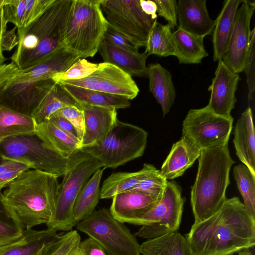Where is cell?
I'll use <instances>...</instances> for the list:
<instances>
[{
    "label": "cell",
    "mask_w": 255,
    "mask_h": 255,
    "mask_svg": "<svg viewBox=\"0 0 255 255\" xmlns=\"http://www.w3.org/2000/svg\"><path fill=\"white\" fill-rule=\"evenodd\" d=\"M192 255H232L255 245V218L237 197L225 200L205 220L194 223L185 236Z\"/></svg>",
    "instance_id": "cell-1"
},
{
    "label": "cell",
    "mask_w": 255,
    "mask_h": 255,
    "mask_svg": "<svg viewBox=\"0 0 255 255\" xmlns=\"http://www.w3.org/2000/svg\"><path fill=\"white\" fill-rule=\"evenodd\" d=\"M60 184L58 177L36 170H27L1 193L4 203L22 223L25 230L52 220Z\"/></svg>",
    "instance_id": "cell-2"
},
{
    "label": "cell",
    "mask_w": 255,
    "mask_h": 255,
    "mask_svg": "<svg viewBox=\"0 0 255 255\" xmlns=\"http://www.w3.org/2000/svg\"><path fill=\"white\" fill-rule=\"evenodd\" d=\"M72 0H55L28 26L17 30V47L11 57L19 70L28 68L63 48L64 30Z\"/></svg>",
    "instance_id": "cell-3"
},
{
    "label": "cell",
    "mask_w": 255,
    "mask_h": 255,
    "mask_svg": "<svg viewBox=\"0 0 255 255\" xmlns=\"http://www.w3.org/2000/svg\"><path fill=\"white\" fill-rule=\"evenodd\" d=\"M198 161L191 191L194 223L211 217L227 199L230 171L235 162L230 155L228 144L202 149Z\"/></svg>",
    "instance_id": "cell-4"
},
{
    "label": "cell",
    "mask_w": 255,
    "mask_h": 255,
    "mask_svg": "<svg viewBox=\"0 0 255 255\" xmlns=\"http://www.w3.org/2000/svg\"><path fill=\"white\" fill-rule=\"evenodd\" d=\"M101 0H72L62 43L80 58L93 57L103 41L108 23Z\"/></svg>",
    "instance_id": "cell-5"
},
{
    "label": "cell",
    "mask_w": 255,
    "mask_h": 255,
    "mask_svg": "<svg viewBox=\"0 0 255 255\" xmlns=\"http://www.w3.org/2000/svg\"><path fill=\"white\" fill-rule=\"evenodd\" d=\"M103 167L99 161L81 148L72 155L70 165L60 184L55 211L47 229L70 231L76 225L73 218L76 199L95 172Z\"/></svg>",
    "instance_id": "cell-6"
},
{
    "label": "cell",
    "mask_w": 255,
    "mask_h": 255,
    "mask_svg": "<svg viewBox=\"0 0 255 255\" xmlns=\"http://www.w3.org/2000/svg\"><path fill=\"white\" fill-rule=\"evenodd\" d=\"M148 133L136 126L117 121L108 134L96 144L81 148L105 168H115L141 156Z\"/></svg>",
    "instance_id": "cell-7"
},
{
    "label": "cell",
    "mask_w": 255,
    "mask_h": 255,
    "mask_svg": "<svg viewBox=\"0 0 255 255\" xmlns=\"http://www.w3.org/2000/svg\"><path fill=\"white\" fill-rule=\"evenodd\" d=\"M72 157V155L66 157L49 148L35 134L12 136L0 142V158L21 162L30 169L58 177L67 172Z\"/></svg>",
    "instance_id": "cell-8"
},
{
    "label": "cell",
    "mask_w": 255,
    "mask_h": 255,
    "mask_svg": "<svg viewBox=\"0 0 255 255\" xmlns=\"http://www.w3.org/2000/svg\"><path fill=\"white\" fill-rule=\"evenodd\" d=\"M77 229L97 241L108 255H140V245L128 228L110 210H95L76 224Z\"/></svg>",
    "instance_id": "cell-9"
},
{
    "label": "cell",
    "mask_w": 255,
    "mask_h": 255,
    "mask_svg": "<svg viewBox=\"0 0 255 255\" xmlns=\"http://www.w3.org/2000/svg\"><path fill=\"white\" fill-rule=\"evenodd\" d=\"M182 190L174 181H168L159 201L148 212L130 224L142 227L135 237L150 239L177 232L179 228L184 200Z\"/></svg>",
    "instance_id": "cell-10"
},
{
    "label": "cell",
    "mask_w": 255,
    "mask_h": 255,
    "mask_svg": "<svg viewBox=\"0 0 255 255\" xmlns=\"http://www.w3.org/2000/svg\"><path fill=\"white\" fill-rule=\"evenodd\" d=\"M100 4L110 26L138 47L145 46L155 20L142 11L139 0H101Z\"/></svg>",
    "instance_id": "cell-11"
},
{
    "label": "cell",
    "mask_w": 255,
    "mask_h": 255,
    "mask_svg": "<svg viewBox=\"0 0 255 255\" xmlns=\"http://www.w3.org/2000/svg\"><path fill=\"white\" fill-rule=\"evenodd\" d=\"M232 117L216 114L207 106L191 109L183 122L182 135L200 149L228 144L233 128Z\"/></svg>",
    "instance_id": "cell-12"
},
{
    "label": "cell",
    "mask_w": 255,
    "mask_h": 255,
    "mask_svg": "<svg viewBox=\"0 0 255 255\" xmlns=\"http://www.w3.org/2000/svg\"><path fill=\"white\" fill-rule=\"evenodd\" d=\"M55 84L51 78L8 81L0 89V105L32 117Z\"/></svg>",
    "instance_id": "cell-13"
},
{
    "label": "cell",
    "mask_w": 255,
    "mask_h": 255,
    "mask_svg": "<svg viewBox=\"0 0 255 255\" xmlns=\"http://www.w3.org/2000/svg\"><path fill=\"white\" fill-rule=\"evenodd\" d=\"M255 1L243 0L237 12L227 50L222 59L231 70L239 74L244 71L249 52L250 23Z\"/></svg>",
    "instance_id": "cell-14"
},
{
    "label": "cell",
    "mask_w": 255,
    "mask_h": 255,
    "mask_svg": "<svg viewBox=\"0 0 255 255\" xmlns=\"http://www.w3.org/2000/svg\"><path fill=\"white\" fill-rule=\"evenodd\" d=\"M240 79L239 74L231 70L221 60L215 72V77L208 88L210 98L208 108L218 115L232 117L231 113L237 102L236 92Z\"/></svg>",
    "instance_id": "cell-15"
},
{
    "label": "cell",
    "mask_w": 255,
    "mask_h": 255,
    "mask_svg": "<svg viewBox=\"0 0 255 255\" xmlns=\"http://www.w3.org/2000/svg\"><path fill=\"white\" fill-rule=\"evenodd\" d=\"M85 123L81 148L91 146L104 138L116 125L117 109L80 105Z\"/></svg>",
    "instance_id": "cell-16"
},
{
    "label": "cell",
    "mask_w": 255,
    "mask_h": 255,
    "mask_svg": "<svg viewBox=\"0 0 255 255\" xmlns=\"http://www.w3.org/2000/svg\"><path fill=\"white\" fill-rule=\"evenodd\" d=\"M179 27L194 35L205 37L212 34L216 19L209 16L206 0H179Z\"/></svg>",
    "instance_id": "cell-17"
},
{
    "label": "cell",
    "mask_w": 255,
    "mask_h": 255,
    "mask_svg": "<svg viewBox=\"0 0 255 255\" xmlns=\"http://www.w3.org/2000/svg\"><path fill=\"white\" fill-rule=\"evenodd\" d=\"M161 197L138 191L122 192L113 197L110 211L117 220L130 224L150 211Z\"/></svg>",
    "instance_id": "cell-18"
},
{
    "label": "cell",
    "mask_w": 255,
    "mask_h": 255,
    "mask_svg": "<svg viewBox=\"0 0 255 255\" xmlns=\"http://www.w3.org/2000/svg\"><path fill=\"white\" fill-rule=\"evenodd\" d=\"M80 58L64 47L55 51L39 63L18 72L9 81L18 82L51 79L66 71Z\"/></svg>",
    "instance_id": "cell-19"
},
{
    "label": "cell",
    "mask_w": 255,
    "mask_h": 255,
    "mask_svg": "<svg viewBox=\"0 0 255 255\" xmlns=\"http://www.w3.org/2000/svg\"><path fill=\"white\" fill-rule=\"evenodd\" d=\"M93 74L97 80L99 91L129 100L133 99L138 94L139 90L131 76L115 65L100 63Z\"/></svg>",
    "instance_id": "cell-20"
},
{
    "label": "cell",
    "mask_w": 255,
    "mask_h": 255,
    "mask_svg": "<svg viewBox=\"0 0 255 255\" xmlns=\"http://www.w3.org/2000/svg\"><path fill=\"white\" fill-rule=\"evenodd\" d=\"M201 150L182 135L180 140L172 145L159 170L160 174L167 180L181 176L199 157Z\"/></svg>",
    "instance_id": "cell-21"
},
{
    "label": "cell",
    "mask_w": 255,
    "mask_h": 255,
    "mask_svg": "<svg viewBox=\"0 0 255 255\" xmlns=\"http://www.w3.org/2000/svg\"><path fill=\"white\" fill-rule=\"evenodd\" d=\"M98 51L103 62L115 65L131 76L147 77L146 61L148 55L145 51L132 53L113 45L104 39Z\"/></svg>",
    "instance_id": "cell-22"
},
{
    "label": "cell",
    "mask_w": 255,
    "mask_h": 255,
    "mask_svg": "<svg viewBox=\"0 0 255 255\" xmlns=\"http://www.w3.org/2000/svg\"><path fill=\"white\" fill-rule=\"evenodd\" d=\"M233 142L240 161L255 174V136L253 113L248 107L238 120L234 129Z\"/></svg>",
    "instance_id": "cell-23"
},
{
    "label": "cell",
    "mask_w": 255,
    "mask_h": 255,
    "mask_svg": "<svg viewBox=\"0 0 255 255\" xmlns=\"http://www.w3.org/2000/svg\"><path fill=\"white\" fill-rule=\"evenodd\" d=\"M243 0H227L216 19L212 32L214 61L222 59L228 46L237 10Z\"/></svg>",
    "instance_id": "cell-24"
},
{
    "label": "cell",
    "mask_w": 255,
    "mask_h": 255,
    "mask_svg": "<svg viewBox=\"0 0 255 255\" xmlns=\"http://www.w3.org/2000/svg\"><path fill=\"white\" fill-rule=\"evenodd\" d=\"M147 68L149 91L160 105L165 116L170 111L176 97L171 74L159 63L150 64Z\"/></svg>",
    "instance_id": "cell-25"
},
{
    "label": "cell",
    "mask_w": 255,
    "mask_h": 255,
    "mask_svg": "<svg viewBox=\"0 0 255 255\" xmlns=\"http://www.w3.org/2000/svg\"><path fill=\"white\" fill-rule=\"evenodd\" d=\"M159 171L153 165L144 163L141 169L133 172L112 173L104 181L100 191V199H110L116 195L128 191L144 179Z\"/></svg>",
    "instance_id": "cell-26"
},
{
    "label": "cell",
    "mask_w": 255,
    "mask_h": 255,
    "mask_svg": "<svg viewBox=\"0 0 255 255\" xmlns=\"http://www.w3.org/2000/svg\"><path fill=\"white\" fill-rule=\"evenodd\" d=\"M56 232L48 229L25 230L20 240L0 247V255H35L44 246L59 237Z\"/></svg>",
    "instance_id": "cell-27"
},
{
    "label": "cell",
    "mask_w": 255,
    "mask_h": 255,
    "mask_svg": "<svg viewBox=\"0 0 255 255\" xmlns=\"http://www.w3.org/2000/svg\"><path fill=\"white\" fill-rule=\"evenodd\" d=\"M175 56L180 64L201 63L208 55L204 45L203 37L191 34L180 27L173 32Z\"/></svg>",
    "instance_id": "cell-28"
},
{
    "label": "cell",
    "mask_w": 255,
    "mask_h": 255,
    "mask_svg": "<svg viewBox=\"0 0 255 255\" xmlns=\"http://www.w3.org/2000/svg\"><path fill=\"white\" fill-rule=\"evenodd\" d=\"M142 255H192L185 236L175 232L146 240L140 245Z\"/></svg>",
    "instance_id": "cell-29"
},
{
    "label": "cell",
    "mask_w": 255,
    "mask_h": 255,
    "mask_svg": "<svg viewBox=\"0 0 255 255\" xmlns=\"http://www.w3.org/2000/svg\"><path fill=\"white\" fill-rule=\"evenodd\" d=\"M35 134L49 148L69 157L81 148V143L49 121L36 125Z\"/></svg>",
    "instance_id": "cell-30"
},
{
    "label": "cell",
    "mask_w": 255,
    "mask_h": 255,
    "mask_svg": "<svg viewBox=\"0 0 255 255\" xmlns=\"http://www.w3.org/2000/svg\"><path fill=\"white\" fill-rule=\"evenodd\" d=\"M59 84L80 105H87L115 108L117 110L126 109L130 105L129 100L123 97L68 84Z\"/></svg>",
    "instance_id": "cell-31"
},
{
    "label": "cell",
    "mask_w": 255,
    "mask_h": 255,
    "mask_svg": "<svg viewBox=\"0 0 255 255\" xmlns=\"http://www.w3.org/2000/svg\"><path fill=\"white\" fill-rule=\"evenodd\" d=\"M105 168L96 170L79 193L73 209V218L77 224L94 211L100 199V183Z\"/></svg>",
    "instance_id": "cell-32"
},
{
    "label": "cell",
    "mask_w": 255,
    "mask_h": 255,
    "mask_svg": "<svg viewBox=\"0 0 255 255\" xmlns=\"http://www.w3.org/2000/svg\"><path fill=\"white\" fill-rule=\"evenodd\" d=\"M36 127L32 117L0 105V142L12 136L35 134Z\"/></svg>",
    "instance_id": "cell-33"
},
{
    "label": "cell",
    "mask_w": 255,
    "mask_h": 255,
    "mask_svg": "<svg viewBox=\"0 0 255 255\" xmlns=\"http://www.w3.org/2000/svg\"><path fill=\"white\" fill-rule=\"evenodd\" d=\"M68 106L81 109L80 105L62 86L55 83L32 118L36 125L48 121L50 116L59 110Z\"/></svg>",
    "instance_id": "cell-34"
},
{
    "label": "cell",
    "mask_w": 255,
    "mask_h": 255,
    "mask_svg": "<svg viewBox=\"0 0 255 255\" xmlns=\"http://www.w3.org/2000/svg\"><path fill=\"white\" fill-rule=\"evenodd\" d=\"M145 47V52L148 56H174L175 45L170 26L168 24H161L155 19L148 33Z\"/></svg>",
    "instance_id": "cell-35"
},
{
    "label": "cell",
    "mask_w": 255,
    "mask_h": 255,
    "mask_svg": "<svg viewBox=\"0 0 255 255\" xmlns=\"http://www.w3.org/2000/svg\"><path fill=\"white\" fill-rule=\"evenodd\" d=\"M24 231L16 215L3 202L0 192V247L18 241L23 237Z\"/></svg>",
    "instance_id": "cell-36"
},
{
    "label": "cell",
    "mask_w": 255,
    "mask_h": 255,
    "mask_svg": "<svg viewBox=\"0 0 255 255\" xmlns=\"http://www.w3.org/2000/svg\"><path fill=\"white\" fill-rule=\"evenodd\" d=\"M233 175L248 212L255 218V174L244 164L234 167Z\"/></svg>",
    "instance_id": "cell-37"
},
{
    "label": "cell",
    "mask_w": 255,
    "mask_h": 255,
    "mask_svg": "<svg viewBox=\"0 0 255 255\" xmlns=\"http://www.w3.org/2000/svg\"><path fill=\"white\" fill-rule=\"evenodd\" d=\"M81 241L78 232L71 230L44 246L35 255H70L78 248Z\"/></svg>",
    "instance_id": "cell-38"
},
{
    "label": "cell",
    "mask_w": 255,
    "mask_h": 255,
    "mask_svg": "<svg viewBox=\"0 0 255 255\" xmlns=\"http://www.w3.org/2000/svg\"><path fill=\"white\" fill-rule=\"evenodd\" d=\"M98 67L99 64L89 62L84 58H79L66 71L55 74L51 79L55 83L61 81L81 79L93 73Z\"/></svg>",
    "instance_id": "cell-39"
},
{
    "label": "cell",
    "mask_w": 255,
    "mask_h": 255,
    "mask_svg": "<svg viewBox=\"0 0 255 255\" xmlns=\"http://www.w3.org/2000/svg\"><path fill=\"white\" fill-rule=\"evenodd\" d=\"M167 180L159 171L139 183L128 191H138L157 197H162Z\"/></svg>",
    "instance_id": "cell-40"
},
{
    "label": "cell",
    "mask_w": 255,
    "mask_h": 255,
    "mask_svg": "<svg viewBox=\"0 0 255 255\" xmlns=\"http://www.w3.org/2000/svg\"><path fill=\"white\" fill-rule=\"evenodd\" d=\"M51 116H61L67 119L75 129L81 143L84 133L85 123L83 113L80 108L75 106L66 107L59 110L50 117Z\"/></svg>",
    "instance_id": "cell-41"
},
{
    "label": "cell",
    "mask_w": 255,
    "mask_h": 255,
    "mask_svg": "<svg viewBox=\"0 0 255 255\" xmlns=\"http://www.w3.org/2000/svg\"><path fill=\"white\" fill-rule=\"evenodd\" d=\"M24 4L25 0H5L2 6L5 21L14 24L17 29L23 27Z\"/></svg>",
    "instance_id": "cell-42"
},
{
    "label": "cell",
    "mask_w": 255,
    "mask_h": 255,
    "mask_svg": "<svg viewBox=\"0 0 255 255\" xmlns=\"http://www.w3.org/2000/svg\"><path fill=\"white\" fill-rule=\"evenodd\" d=\"M255 28L251 30V40L248 58L244 71L246 74L247 83L248 88V100L254 99L255 90Z\"/></svg>",
    "instance_id": "cell-43"
},
{
    "label": "cell",
    "mask_w": 255,
    "mask_h": 255,
    "mask_svg": "<svg viewBox=\"0 0 255 255\" xmlns=\"http://www.w3.org/2000/svg\"><path fill=\"white\" fill-rule=\"evenodd\" d=\"M54 0H25L22 28L28 26L38 18L54 2Z\"/></svg>",
    "instance_id": "cell-44"
},
{
    "label": "cell",
    "mask_w": 255,
    "mask_h": 255,
    "mask_svg": "<svg viewBox=\"0 0 255 255\" xmlns=\"http://www.w3.org/2000/svg\"><path fill=\"white\" fill-rule=\"evenodd\" d=\"M157 13L167 21L171 29L177 24V1L176 0H154Z\"/></svg>",
    "instance_id": "cell-45"
},
{
    "label": "cell",
    "mask_w": 255,
    "mask_h": 255,
    "mask_svg": "<svg viewBox=\"0 0 255 255\" xmlns=\"http://www.w3.org/2000/svg\"><path fill=\"white\" fill-rule=\"evenodd\" d=\"M104 39L113 45L129 51L138 53L139 47L108 25Z\"/></svg>",
    "instance_id": "cell-46"
},
{
    "label": "cell",
    "mask_w": 255,
    "mask_h": 255,
    "mask_svg": "<svg viewBox=\"0 0 255 255\" xmlns=\"http://www.w3.org/2000/svg\"><path fill=\"white\" fill-rule=\"evenodd\" d=\"M78 248L83 255H108L97 241L89 237L81 241Z\"/></svg>",
    "instance_id": "cell-47"
},
{
    "label": "cell",
    "mask_w": 255,
    "mask_h": 255,
    "mask_svg": "<svg viewBox=\"0 0 255 255\" xmlns=\"http://www.w3.org/2000/svg\"><path fill=\"white\" fill-rule=\"evenodd\" d=\"M29 169L27 165L22 163L18 166L0 174V192L3 188L6 187L21 173Z\"/></svg>",
    "instance_id": "cell-48"
},
{
    "label": "cell",
    "mask_w": 255,
    "mask_h": 255,
    "mask_svg": "<svg viewBox=\"0 0 255 255\" xmlns=\"http://www.w3.org/2000/svg\"><path fill=\"white\" fill-rule=\"evenodd\" d=\"M48 121L54 124L73 139L80 142L78 138L75 129L72 124L65 118L61 116H51L49 117Z\"/></svg>",
    "instance_id": "cell-49"
},
{
    "label": "cell",
    "mask_w": 255,
    "mask_h": 255,
    "mask_svg": "<svg viewBox=\"0 0 255 255\" xmlns=\"http://www.w3.org/2000/svg\"><path fill=\"white\" fill-rule=\"evenodd\" d=\"M12 62L0 65V89L12 78L19 71Z\"/></svg>",
    "instance_id": "cell-50"
},
{
    "label": "cell",
    "mask_w": 255,
    "mask_h": 255,
    "mask_svg": "<svg viewBox=\"0 0 255 255\" xmlns=\"http://www.w3.org/2000/svg\"><path fill=\"white\" fill-rule=\"evenodd\" d=\"M15 26L13 29L8 31L6 30L2 36L1 48L2 50L10 51L14 46L17 45L18 40V36L16 34Z\"/></svg>",
    "instance_id": "cell-51"
},
{
    "label": "cell",
    "mask_w": 255,
    "mask_h": 255,
    "mask_svg": "<svg viewBox=\"0 0 255 255\" xmlns=\"http://www.w3.org/2000/svg\"><path fill=\"white\" fill-rule=\"evenodd\" d=\"M139 4L142 11L150 16L153 20L157 17V6L153 0H139Z\"/></svg>",
    "instance_id": "cell-52"
},
{
    "label": "cell",
    "mask_w": 255,
    "mask_h": 255,
    "mask_svg": "<svg viewBox=\"0 0 255 255\" xmlns=\"http://www.w3.org/2000/svg\"><path fill=\"white\" fill-rule=\"evenodd\" d=\"M7 22L5 20L2 7L0 8V65L6 60L3 55L1 48L2 38L4 32L6 30Z\"/></svg>",
    "instance_id": "cell-53"
},
{
    "label": "cell",
    "mask_w": 255,
    "mask_h": 255,
    "mask_svg": "<svg viewBox=\"0 0 255 255\" xmlns=\"http://www.w3.org/2000/svg\"><path fill=\"white\" fill-rule=\"evenodd\" d=\"M22 163L16 161L0 158V174L9 169L18 166Z\"/></svg>",
    "instance_id": "cell-54"
},
{
    "label": "cell",
    "mask_w": 255,
    "mask_h": 255,
    "mask_svg": "<svg viewBox=\"0 0 255 255\" xmlns=\"http://www.w3.org/2000/svg\"><path fill=\"white\" fill-rule=\"evenodd\" d=\"M238 255H253L249 250H245L239 252Z\"/></svg>",
    "instance_id": "cell-55"
},
{
    "label": "cell",
    "mask_w": 255,
    "mask_h": 255,
    "mask_svg": "<svg viewBox=\"0 0 255 255\" xmlns=\"http://www.w3.org/2000/svg\"><path fill=\"white\" fill-rule=\"evenodd\" d=\"M70 255H83V254L78 247Z\"/></svg>",
    "instance_id": "cell-56"
}]
</instances>
